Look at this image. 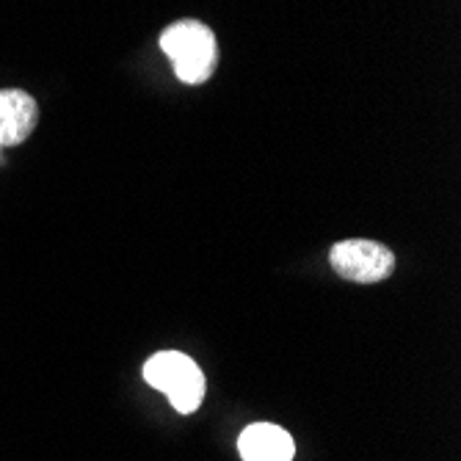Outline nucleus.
I'll list each match as a JSON object with an SVG mask.
<instances>
[{"label": "nucleus", "mask_w": 461, "mask_h": 461, "mask_svg": "<svg viewBox=\"0 0 461 461\" xmlns=\"http://www.w3.org/2000/svg\"><path fill=\"white\" fill-rule=\"evenodd\" d=\"M160 50L172 61L175 75L188 86H202L219 67L216 33L199 20H177L160 33Z\"/></svg>", "instance_id": "1"}, {"label": "nucleus", "mask_w": 461, "mask_h": 461, "mask_svg": "<svg viewBox=\"0 0 461 461\" xmlns=\"http://www.w3.org/2000/svg\"><path fill=\"white\" fill-rule=\"evenodd\" d=\"M144 379L169 398L180 414L196 411L204 398V373L188 354L180 351H160L149 357L144 365Z\"/></svg>", "instance_id": "2"}, {"label": "nucleus", "mask_w": 461, "mask_h": 461, "mask_svg": "<svg viewBox=\"0 0 461 461\" xmlns=\"http://www.w3.org/2000/svg\"><path fill=\"white\" fill-rule=\"evenodd\" d=\"M329 263L340 279L357 285L384 282L395 271V255L379 240L348 238L329 249Z\"/></svg>", "instance_id": "3"}, {"label": "nucleus", "mask_w": 461, "mask_h": 461, "mask_svg": "<svg viewBox=\"0 0 461 461\" xmlns=\"http://www.w3.org/2000/svg\"><path fill=\"white\" fill-rule=\"evenodd\" d=\"M39 122L36 100L20 89L0 92V147L23 144Z\"/></svg>", "instance_id": "4"}, {"label": "nucleus", "mask_w": 461, "mask_h": 461, "mask_svg": "<svg viewBox=\"0 0 461 461\" xmlns=\"http://www.w3.org/2000/svg\"><path fill=\"white\" fill-rule=\"evenodd\" d=\"M238 450L243 461H293L296 442L279 426L255 423L240 434Z\"/></svg>", "instance_id": "5"}]
</instances>
